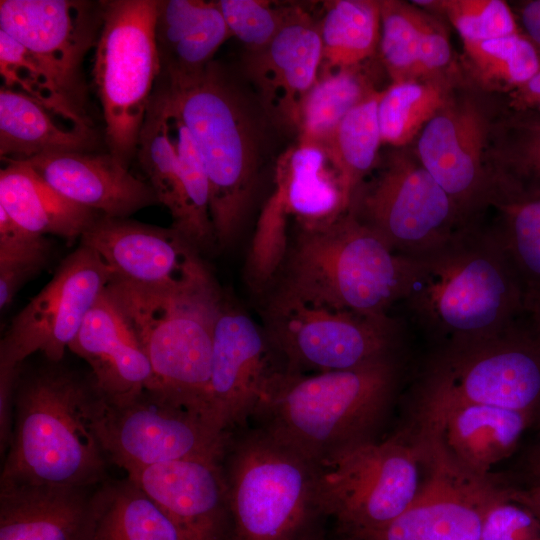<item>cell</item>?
Segmentation results:
<instances>
[{"instance_id":"6da1fadb","label":"cell","mask_w":540,"mask_h":540,"mask_svg":"<svg viewBox=\"0 0 540 540\" xmlns=\"http://www.w3.org/2000/svg\"><path fill=\"white\" fill-rule=\"evenodd\" d=\"M173 113L188 129L209 184V209L216 245L228 247L239 235L252 206L270 124L217 62L178 78L159 76Z\"/></svg>"},{"instance_id":"7a4b0ae2","label":"cell","mask_w":540,"mask_h":540,"mask_svg":"<svg viewBox=\"0 0 540 540\" xmlns=\"http://www.w3.org/2000/svg\"><path fill=\"white\" fill-rule=\"evenodd\" d=\"M59 364L19 371L0 482L97 487L108 480L110 462L95 431L101 395L92 378Z\"/></svg>"},{"instance_id":"3957f363","label":"cell","mask_w":540,"mask_h":540,"mask_svg":"<svg viewBox=\"0 0 540 540\" xmlns=\"http://www.w3.org/2000/svg\"><path fill=\"white\" fill-rule=\"evenodd\" d=\"M396 383L389 356L347 370L270 376L251 420L315 465L372 440Z\"/></svg>"},{"instance_id":"277c9868","label":"cell","mask_w":540,"mask_h":540,"mask_svg":"<svg viewBox=\"0 0 540 540\" xmlns=\"http://www.w3.org/2000/svg\"><path fill=\"white\" fill-rule=\"evenodd\" d=\"M412 274L413 257L397 253L348 209L325 223L297 224L274 289L309 304L382 318L407 297Z\"/></svg>"},{"instance_id":"5b68a950","label":"cell","mask_w":540,"mask_h":540,"mask_svg":"<svg viewBox=\"0 0 540 540\" xmlns=\"http://www.w3.org/2000/svg\"><path fill=\"white\" fill-rule=\"evenodd\" d=\"M106 290L150 362L151 389L214 423L206 394L214 327L224 301L213 276L175 288H147L111 279Z\"/></svg>"},{"instance_id":"8992f818","label":"cell","mask_w":540,"mask_h":540,"mask_svg":"<svg viewBox=\"0 0 540 540\" xmlns=\"http://www.w3.org/2000/svg\"><path fill=\"white\" fill-rule=\"evenodd\" d=\"M220 465L235 540H308L325 516L316 465L258 427L232 432Z\"/></svg>"},{"instance_id":"52a82bcc","label":"cell","mask_w":540,"mask_h":540,"mask_svg":"<svg viewBox=\"0 0 540 540\" xmlns=\"http://www.w3.org/2000/svg\"><path fill=\"white\" fill-rule=\"evenodd\" d=\"M449 242L413 257L407 297L437 326L468 343L511 330L512 318L526 313L527 289L509 256Z\"/></svg>"},{"instance_id":"ba28073f","label":"cell","mask_w":540,"mask_h":540,"mask_svg":"<svg viewBox=\"0 0 540 540\" xmlns=\"http://www.w3.org/2000/svg\"><path fill=\"white\" fill-rule=\"evenodd\" d=\"M423 447L410 431L364 441L316 465L319 499L343 536L362 539L382 530L416 499Z\"/></svg>"},{"instance_id":"9c48e42d","label":"cell","mask_w":540,"mask_h":540,"mask_svg":"<svg viewBox=\"0 0 540 540\" xmlns=\"http://www.w3.org/2000/svg\"><path fill=\"white\" fill-rule=\"evenodd\" d=\"M159 0L101 1L93 78L108 152L127 167L136 156L150 98L161 74L155 41Z\"/></svg>"},{"instance_id":"30bf717a","label":"cell","mask_w":540,"mask_h":540,"mask_svg":"<svg viewBox=\"0 0 540 540\" xmlns=\"http://www.w3.org/2000/svg\"><path fill=\"white\" fill-rule=\"evenodd\" d=\"M488 405L540 414V336L529 327L469 343L429 376L421 393L415 433L430 429L449 411Z\"/></svg>"},{"instance_id":"8fae6325","label":"cell","mask_w":540,"mask_h":540,"mask_svg":"<svg viewBox=\"0 0 540 540\" xmlns=\"http://www.w3.org/2000/svg\"><path fill=\"white\" fill-rule=\"evenodd\" d=\"M95 431L110 464L126 474L184 460H221L232 432L154 389L101 401Z\"/></svg>"},{"instance_id":"7c38bea8","label":"cell","mask_w":540,"mask_h":540,"mask_svg":"<svg viewBox=\"0 0 540 540\" xmlns=\"http://www.w3.org/2000/svg\"><path fill=\"white\" fill-rule=\"evenodd\" d=\"M373 172L348 208L360 221L409 257L425 255L450 241L462 212L412 148H392L379 156Z\"/></svg>"},{"instance_id":"4fadbf2b","label":"cell","mask_w":540,"mask_h":540,"mask_svg":"<svg viewBox=\"0 0 540 540\" xmlns=\"http://www.w3.org/2000/svg\"><path fill=\"white\" fill-rule=\"evenodd\" d=\"M263 327L273 353L293 373L359 367L388 356L387 317H369L306 303L275 290L264 309Z\"/></svg>"},{"instance_id":"5bb4252c","label":"cell","mask_w":540,"mask_h":540,"mask_svg":"<svg viewBox=\"0 0 540 540\" xmlns=\"http://www.w3.org/2000/svg\"><path fill=\"white\" fill-rule=\"evenodd\" d=\"M101 24V1H0V30L28 50L77 124L87 129L82 65Z\"/></svg>"},{"instance_id":"9a60e30c","label":"cell","mask_w":540,"mask_h":540,"mask_svg":"<svg viewBox=\"0 0 540 540\" xmlns=\"http://www.w3.org/2000/svg\"><path fill=\"white\" fill-rule=\"evenodd\" d=\"M111 279L102 258L80 244L11 321L0 342V374H17L38 352L59 363Z\"/></svg>"},{"instance_id":"2e32d148","label":"cell","mask_w":540,"mask_h":540,"mask_svg":"<svg viewBox=\"0 0 540 540\" xmlns=\"http://www.w3.org/2000/svg\"><path fill=\"white\" fill-rule=\"evenodd\" d=\"M474 90L456 85L413 144V152L461 212L492 193L489 148L503 110Z\"/></svg>"},{"instance_id":"e0dca14e","label":"cell","mask_w":540,"mask_h":540,"mask_svg":"<svg viewBox=\"0 0 540 540\" xmlns=\"http://www.w3.org/2000/svg\"><path fill=\"white\" fill-rule=\"evenodd\" d=\"M112 279L147 288H175L211 276L200 252L174 228L99 215L80 238Z\"/></svg>"},{"instance_id":"ac0fdd59","label":"cell","mask_w":540,"mask_h":540,"mask_svg":"<svg viewBox=\"0 0 540 540\" xmlns=\"http://www.w3.org/2000/svg\"><path fill=\"white\" fill-rule=\"evenodd\" d=\"M263 327L223 302L213 335L206 401L214 423L225 432L251 420L266 384L277 369Z\"/></svg>"},{"instance_id":"d6986e66","label":"cell","mask_w":540,"mask_h":540,"mask_svg":"<svg viewBox=\"0 0 540 540\" xmlns=\"http://www.w3.org/2000/svg\"><path fill=\"white\" fill-rule=\"evenodd\" d=\"M321 63L318 22L301 6L290 5L272 41L245 58V75L270 124L298 134L301 109L317 82Z\"/></svg>"},{"instance_id":"ffe728a7","label":"cell","mask_w":540,"mask_h":540,"mask_svg":"<svg viewBox=\"0 0 540 540\" xmlns=\"http://www.w3.org/2000/svg\"><path fill=\"white\" fill-rule=\"evenodd\" d=\"M413 503L380 531L357 540H480L489 506L506 489L475 479L436 457Z\"/></svg>"},{"instance_id":"44dd1931","label":"cell","mask_w":540,"mask_h":540,"mask_svg":"<svg viewBox=\"0 0 540 540\" xmlns=\"http://www.w3.org/2000/svg\"><path fill=\"white\" fill-rule=\"evenodd\" d=\"M221 460L194 459L126 474L165 513L179 540H235Z\"/></svg>"},{"instance_id":"7402d4cb","label":"cell","mask_w":540,"mask_h":540,"mask_svg":"<svg viewBox=\"0 0 540 540\" xmlns=\"http://www.w3.org/2000/svg\"><path fill=\"white\" fill-rule=\"evenodd\" d=\"M533 422L524 412L465 405L449 411L427 431L412 433L427 455L468 477L488 479L491 468L515 451Z\"/></svg>"},{"instance_id":"603a6c76","label":"cell","mask_w":540,"mask_h":540,"mask_svg":"<svg viewBox=\"0 0 540 540\" xmlns=\"http://www.w3.org/2000/svg\"><path fill=\"white\" fill-rule=\"evenodd\" d=\"M16 161L30 166L65 199L103 216L128 218L159 203L150 184L109 152H57Z\"/></svg>"},{"instance_id":"cb8c5ba5","label":"cell","mask_w":540,"mask_h":540,"mask_svg":"<svg viewBox=\"0 0 540 540\" xmlns=\"http://www.w3.org/2000/svg\"><path fill=\"white\" fill-rule=\"evenodd\" d=\"M99 486L0 482V540H92Z\"/></svg>"},{"instance_id":"d4e9b609","label":"cell","mask_w":540,"mask_h":540,"mask_svg":"<svg viewBox=\"0 0 540 540\" xmlns=\"http://www.w3.org/2000/svg\"><path fill=\"white\" fill-rule=\"evenodd\" d=\"M69 350L87 362L98 393L117 401L154 386L150 362L129 321L105 289Z\"/></svg>"},{"instance_id":"484cf974","label":"cell","mask_w":540,"mask_h":540,"mask_svg":"<svg viewBox=\"0 0 540 540\" xmlns=\"http://www.w3.org/2000/svg\"><path fill=\"white\" fill-rule=\"evenodd\" d=\"M379 2L378 48L392 83L448 75L452 50L441 24L414 3Z\"/></svg>"},{"instance_id":"4316f807","label":"cell","mask_w":540,"mask_h":540,"mask_svg":"<svg viewBox=\"0 0 540 540\" xmlns=\"http://www.w3.org/2000/svg\"><path fill=\"white\" fill-rule=\"evenodd\" d=\"M230 37L216 1L159 0L155 41L160 76L178 78L200 72Z\"/></svg>"},{"instance_id":"83f0119b","label":"cell","mask_w":540,"mask_h":540,"mask_svg":"<svg viewBox=\"0 0 540 540\" xmlns=\"http://www.w3.org/2000/svg\"><path fill=\"white\" fill-rule=\"evenodd\" d=\"M274 189L269 196L298 225L331 221L348 210L338 174L325 150L300 143L277 161Z\"/></svg>"},{"instance_id":"f1b7e54d","label":"cell","mask_w":540,"mask_h":540,"mask_svg":"<svg viewBox=\"0 0 540 540\" xmlns=\"http://www.w3.org/2000/svg\"><path fill=\"white\" fill-rule=\"evenodd\" d=\"M2 161L0 207L24 230L73 242L100 215L65 199L27 164Z\"/></svg>"},{"instance_id":"f546056e","label":"cell","mask_w":540,"mask_h":540,"mask_svg":"<svg viewBox=\"0 0 540 540\" xmlns=\"http://www.w3.org/2000/svg\"><path fill=\"white\" fill-rule=\"evenodd\" d=\"M56 114L31 97L0 88V156L25 160L57 152H91L97 144L93 129L63 125Z\"/></svg>"},{"instance_id":"4dcf8cb0","label":"cell","mask_w":540,"mask_h":540,"mask_svg":"<svg viewBox=\"0 0 540 540\" xmlns=\"http://www.w3.org/2000/svg\"><path fill=\"white\" fill-rule=\"evenodd\" d=\"M494 194L502 199L540 197V111L509 106L500 114L489 148Z\"/></svg>"},{"instance_id":"1f68e13d","label":"cell","mask_w":540,"mask_h":540,"mask_svg":"<svg viewBox=\"0 0 540 540\" xmlns=\"http://www.w3.org/2000/svg\"><path fill=\"white\" fill-rule=\"evenodd\" d=\"M380 27L379 1L325 2L318 21L322 43L320 72L363 66L379 47Z\"/></svg>"},{"instance_id":"d6a6232c","label":"cell","mask_w":540,"mask_h":540,"mask_svg":"<svg viewBox=\"0 0 540 540\" xmlns=\"http://www.w3.org/2000/svg\"><path fill=\"white\" fill-rule=\"evenodd\" d=\"M97 502L92 540H179L165 513L128 477L102 483Z\"/></svg>"},{"instance_id":"836d02e7","label":"cell","mask_w":540,"mask_h":540,"mask_svg":"<svg viewBox=\"0 0 540 540\" xmlns=\"http://www.w3.org/2000/svg\"><path fill=\"white\" fill-rule=\"evenodd\" d=\"M381 93L377 90L350 110L321 146L338 174L348 208L379 160L382 140L377 110Z\"/></svg>"},{"instance_id":"e575fe53","label":"cell","mask_w":540,"mask_h":540,"mask_svg":"<svg viewBox=\"0 0 540 540\" xmlns=\"http://www.w3.org/2000/svg\"><path fill=\"white\" fill-rule=\"evenodd\" d=\"M448 76L396 82L382 90L377 110L382 144L403 148L414 142L456 85Z\"/></svg>"},{"instance_id":"d590c367","label":"cell","mask_w":540,"mask_h":540,"mask_svg":"<svg viewBox=\"0 0 540 540\" xmlns=\"http://www.w3.org/2000/svg\"><path fill=\"white\" fill-rule=\"evenodd\" d=\"M362 67L319 72L301 109L298 142L322 146L344 116L377 91Z\"/></svg>"},{"instance_id":"8d00e7d4","label":"cell","mask_w":540,"mask_h":540,"mask_svg":"<svg viewBox=\"0 0 540 540\" xmlns=\"http://www.w3.org/2000/svg\"><path fill=\"white\" fill-rule=\"evenodd\" d=\"M161 91L163 92L162 89ZM165 99L178 153L180 173L179 202L177 211L172 217L171 227L182 234L199 252H203L216 245L210 218L208 179L188 129L173 113L166 96Z\"/></svg>"},{"instance_id":"74e56055","label":"cell","mask_w":540,"mask_h":540,"mask_svg":"<svg viewBox=\"0 0 540 540\" xmlns=\"http://www.w3.org/2000/svg\"><path fill=\"white\" fill-rule=\"evenodd\" d=\"M136 157L158 202L173 217L178 208L179 160L165 96L156 85L139 135Z\"/></svg>"},{"instance_id":"f35d334b","label":"cell","mask_w":540,"mask_h":540,"mask_svg":"<svg viewBox=\"0 0 540 540\" xmlns=\"http://www.w3.org/2000/svg\"><path fill=\"white\" fill-rule=\"evenodd\" d=\"M465 57L484 89L516 90L540 71L535 45L519 33L480 41H463Z\"/></svg>"},{"instance_id":"ab89813d","label":"cell","mask_w":540,"mask_h":540,"mask_svg":"<svg viewBox=\"0 0 540 540\" xmlns=\"http://www.w3.org/2000/svg\"><path fill=\"white\" fill-rule=\"evenodd\" d=\"M51 245L45 236L18 226L0 207V308L13 301L20 287L47 264Z\"/></svg>"},{"instance_id":"60d3db41","label":"cell","mask_w":540,"mask_h":540,"mask_svg":"<svg viewBox=\"0 0 540 540\" xmlns=\"http://www.w3.org/2000/svg\"><path fill=\"white\" fill-rule=\"evenodd\" d=\"M500 212L505 251L526 285H540V197L488 200Z\"/></svg>"},{"instance_id":"b9f144b4","label":"cell","mask_w":540,"mask_h":540,"mask_svg":"<svg viewBox=\"0 0 540 540\" xmlns=\"http://www.w3.org/2000/svg\"><path fill=\"white\" fill-rule=\"evenodd\" d=\"M421 8L443 13L462 41H480L517 34L509 5L502 0L413 1Z\"/></svg>"},{"instance_id":"7bdbcfd3","label":"cell","mask_w":540,"mask_h":540,"mask_svg":"<svg viewBox=\"0 0 540 540\" xmlns=\"http://www.w3.org/2000/svg\"><path fill=\"white\" fill-rule=\"evenodd\" d=\"M0 74L2 86L39 102L69 124L80 127L28 50L0 30Z\"/></svg>"},{"instance_id":"ee69618b","label":"cell","mask_w":540,"mask_h":540,"mask_svg":"<svg viewBox=\"0 0 540 540\" xmlns=\"http://www.w3.org/2000/svg\"><path fill=\"white\" fill-rule=\"evenodd\" d=\"M231 36L236 37L248 53L264 49L283 25L290 5L274 6L261 0L216 1Z\"/></svg>"},{"instance_id":"f6af8a7d","label":"cell","mask_w":540,"mask_h":540,"mask_svg":"<svg viewBox=\"0 0 540 540\" xmlns=\"http://www.w3.org/2000/svg\"><path fill=\"white\" fill-rule=\"evenodd\" d=\"M510 488L487 509L480 540H540V521L510 498Z\"/></svg>"},{"instance_id":"bcb514c9","label":"cell","mask_w":540,"mask_h":540,"mask_svg":"<svg viewBox=\"0 0 540 540\" xmlns=\"http://www.w3.org/2000/svg\"><path fill=\"white\" fill-rule=\"evenodd\" d=\"M511 107L540 111V71L512 93Z\"/></svg>"},{"instance_id":"7dc6e473","label":"cell","mask_w":540,"mask_h":540,"mask_svg":"<svg viewBox=\"0 0 540 540\" xmlns=\"http://www.w3.org/2000/svg\"><path fill=\"white\" fill-rule=\"evenodd\" d=\"M520 21L527 38L540 49V0L528 1L521 7Z\"/></svg>"},{"instance_id":"c3c4849f","label":"cell","mask_w":540,"mask_h":540,"mask_svg":"<svg viewBox=\"0 0 540 540\" xmlns=\"http://www.w3.org/2000/svg\"><path fill=\"white\" fill-rule=\"evenodd\" d=\"M510 498L528 509L540 521V484L528 489L511 488Z\"/></svg>"},{"instance_id":"681fc988","label":"cell","mask_w":540,"mask_h":540,"mask_svg":"<svg viewBox=\"0 0 540 540\" xmlns=\"http://www.w3.org/2000/svg\"><path fill=\"white\" fill-rule=\"evenodd\" d=\"M526 314L529 327L540 336V285L527 292Z\"/></svg>"},{"instance_id":"f907efd6","label":"cell","mask_w":540,"mask_h":540,"mask_svg":"<svg viewBox=\"0 0 540 540\" xmlns=\"http://www.w3.org/2000/svg\"><path fill=\"white\" fill-rule=\"evenodd\" d=\"M527 471L536 481L535 485L540 484V435L528 455Z\"/></svg>"},{"instance_id":"816d5d0a","label":"cell","mask_w":540,"mask_h":540,"mask_svg":"<svg viewBox=\"0 0 540 540\" xmlns=\"http://www.w3.org/2000/svg\"><path fill=\"white\" fill-rule=\"evenodd\" d=\"M340 540H357L356 538H353V537H349V536H343L342 535V538Z\"/></svg>"},{"instance_id":"f5cc1de1","label":"cell","mask_w":540,"mask_h":540,"mask_svg":"<svg viewBox=\"0 0 540 540\" xmlns=\"http://www.w3.org/2000/svg\"><path fill=\"white\" fill-rule=\"evenodd\" d=\"M539 416H540V414H539ZM539 416H538V417H539Z\"/></svg>"}]
</instances>
